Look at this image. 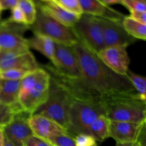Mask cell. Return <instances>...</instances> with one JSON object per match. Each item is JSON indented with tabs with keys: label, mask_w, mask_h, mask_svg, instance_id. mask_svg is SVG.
<instances>
[{
	"label": "cell",
	"mask_w": 146,
	"mask_h": 146,
	"mask_svg": "<svg viewBox=\"0 0 146 146\" xmlns=\"http://www.w3.org/2000/svg\"><path fill=\"white\" fill-rule=\"evenodd\" d=\"M79 64L81 80L91 91L99 96L103 103L121 97L138 96L127 76L110 69L96 54L78 41L71 46Z\"/></svg>",
	"instance_id": "cell-1"
},
{
	"label": "cell",
	"mask_w": 146,
	"mask_h": 146,
	"mask_svg": "<svg viewBox=\"0 0 146 146\" xmlns=\"http://www.w3.org/2000/svg\"><path fill=\"white\" fill-rule=\"evenodd\" d=\"M51 76L43 67L29 72L20 84L18 101L26 112L32 115L46 100Z\"/></svg>",
	"instance_id": "cell-2"
},
{
	"label": "cell",
	"mask_w": 146,
	"mask_h": 146,
	"mask_svg": "<svg viewBox=\"0 0 146 146\" xmlns=\"http://www.w3.org/2000/svg\"><path fill=\"white\" fill-rule=\"evenodd\" d=\"M73 100L68 91L59 83L51 78L46 100L33 114L44 115L66 131L68 110Z\"/></svg>",
	"instance_id": "cell-3"
},
{
	"label": "cell",
	"mask_w": 146,
	"mask_h": 146,
	"mask_svg": "<svg viewBox=\"0 0 146 146\" xmlns=\"http://www.w3.org/2000/svg\"><path fill=\"white\" fill-rule=\"evenodd\" d=\"M101 115H106L103 104L74 99L68 110L66 132L73 138L88 134L90 125Z\"/></svg>",
	"instance_id": "cell-4"
},
{
	"label": "cell",
	"mask_w": 146,
	"mask_h": 146,
	"mask_svg": "<svg viewBox=\"0 0 146 146\" xmlns=\"http://www.w3.org/2000/svg\"><path fill=\"white\" fill-rule=\"evenodd\" d=\"M106 115L111 121L146 123V104L138 96L121 97L104 103Z\"/></svg>",
	"instance_id": "cell-5"
},
{
	"label": "cell",
	"mask_w": 146,
	"mask_h": 146,
	"mask_svg": "<svg viewBox=\"0 0 146 146\" xmlns=\"http://www.w3.org/2000/svg\"><path fill=\"white\" fill-rule=\"evenodd\" d=\"M29 27L34 34L46 36L53 40L56 44L72 46L78 41V37L73 28L56 21L39 9H37L35 21Z\"/></svg>",
	"instance_id": "cell-6"
},
{
	"label": "cell",
	"mask_w": 146,
	"mask_h": 146,
	"mask_svg": "<svg viewBox=\"0 0 146 146\" xmlns=\"http://www.w3.org/2000/svg\"><path fill=\"white\" fill-rule=\"evenodd\" d=\"M78 41L95 54L106 47L99 17L82 14L73 27Z\"/></svg>",
	"instance_id": "cell-7"
},
{
	"label": "cell",
	"mask_w": 146,
	"mask_h": 146,
	"mask_svg": "<svg viewBox=\"0 0 146 146\" xmlns=\"http://www.w3.org/2000/svg\"><path fill=\"white\" fill-rule=\"evenodd\" d=\"M30 27L8 19L0 20V48L2 51L24 52L29 51L28 38L24 34Z\"/></svg>",
	"instance_id": "cell-8"
},
{
	"label": "cell",
	"mask_w": 146,
	"mask_h": 146,
	"mask_svg": "<svg viewBox=\"0 0 146 146\" xmlns=\"http://www.w3.org/2000/svg\"><path fill=\"white\" fill-rule=\"evenodd\" d=\"M42 67L66 78H81L79 64L71 46L56 44L55 55L52 64H47Z\"/></svg>",
	"instance_id": "cell-9"
},
{
	"label": "cell",
	"mask_w": 146,
	"mask_h": 146,
	"mask_svg": "<svg viewBox=\"0 0 146 146\" xmlns=\"http://www.w3.org/2000/svg\"><path fill=\"white\" fill-rule=\"evenodd\" d=\"M102 27L104 42L107 46L128 47L136 42V39L133 38L124 29L122 21L109 19L99 17Z\"/></svg>",
	"instance_id": "cell-10"
},
{
	"label": "cell",
	"mask_w": 146,
	"mask_h": 146,
	"mask_svg": "<svg viewBox=\"0 0 146 146\" xmlns=\"http://www.w3.org/2000/svg\"><path fill=\"white\" fill-rule=\"evenodd\" d=\"M101 61L116 74L126 76L131 62L127 48L124 46H107L97 54Z\"/></svg>",
	"instance_id": "cell-11"
},
{
	"label": "cell",
	"mask_w": 146,
	"mask_h": 146,
	"mask_svg": "<svg viewBox=\"0 0 146 146\" xmlns=\"http://www.w3.org/2000/svg\"><path fill=\"white\" fill-rule=\"evenodd\" d=\"M31 115V114L24 111H20L3 128L4 136L12 145L24 146V141L30 135H33L28 122Z\"/></svg>",
	"instance_id": "cell-12"
},
{
	"label": "cell",
	"mask_w": 146,
	"mask_h": 146,
	"mask_svg": "<svg viewBox=\"0 0 146 146\" xmlns=\"http://www.w3.org/2000/svg\"><path fill=\"white\" fill-rule=\"evenodd\" d=\"M38 68H39L38 63L30 50L24 52L2 51L0 52V72L11 68L32 71Z\"/></svg>",
	"instance_id": "cell-13"
},
{
	"label": "cell",
	"mask_w": 146,
	"mask_h": 146,
	"mask_svg": "<svg viewBox=\"0 0 146 146\" xmlns=\"http://www.w3.org/2000/svg\"><path fill=\"white\" fill-rule=\"evenodd\" d=\"M145 123L111 121L109 138L120 143L136 142L145 128Z\"/></svg>",
	"instance_id": "cell-14"
},
{
	"label": "cell",
	"mask_w": 146,
	"mask_h": 146,
	"mask_svg": "<svg viewBox=\"0 0 146 146\" xmlns=\"http://www.w3.org/2000/svg\"><path fill=\"white\" fill-rule=\"evenodd\" d=\"M28 122L33 135L46 141L52 135L66 131L54 121L40 114L31 115Z\"/></svg>",
	"instance_id": "cell-15"
},
{
	"label": "cell",
	"mask_w": 146,
	"mask_h": 146,
	"mask_svg": "<svg viewBox=\"0 0 146 146\" xmlns=\"http://www.w3.org/2000/svg\"><path fill=\"white\" fill-rule=\"evenodd\" d=\"M41 11L68 27L73 28L81 15L71 12L57 4L54 0H48L37 5Z\"/></svg>",
	"instance_id": "cell-16"
},
{
	"label": "cell",
	"mask_w": 146,
	"mask_h": 146,
	"mask_svg": "<svg viewBox=\"0 0 146 146\" xmlns=\"http://www.w3.org/2000/svg\"><path fill=\"white\" fill-rule=\"evenodd\" d=\"M82 14L96 17L122 21L125 15L108 6L101 0H78Z\"/></svg>",
	"instance_id": "cell-17"
},
{
	"label": "cell",
	"mask_w": 146,
	"mask_h": 146,
	"mask_svg": "<svg viewBox=\"0 0 146 146\" xmlns=\"http://www.w3.org/2000/svg\"><path fill=\"white\" fill-rule=\"evenodd\" d=\"M28 45L29 49L32 48L38 51L52 64L56 50V43L53 40L42 34H34V36L28 39Z\"/></svg>",
	"instance_id": "cell-18"
},
{
	"label": "cell",
	"mask_w": 146,
	"mask_h": 146,
	"mask_svg": "<svg viewBox=\"0 0 146 146\" xmlns=\"http://www.w3.org/2000/svg\"><path fill=\"white\" fill-rule=\"evenodd\" d=\"M21 81L1 80L0 86V104L10 106H19L18 101Z\"/></svg>",
	"instance_id": "cell-19"
},
{
	"label": "cell",
	"mask_w": 146,
	"mask_h": 146,
	"mask_svg": "<svg viewBox=\"0 0 146 146\" xmlns=\"http://www.w3.org/2000/svg\"><path fill=\"white\" fill-rule=\"evenodd\" d=\"M111 120L106 115H101L92 123L88 130V134L97 142H103L109 138Z\"/></svg>",
	"instance_id": "cell-20"
},
{
	"label": "cell",
	"mask_w": 146,
	"mask_h": 146,
	"mask_svg": "<svg viewBox=\"0 0 146 146\" xmlns=\"http://www.w3.org/2000/svg\"><path fill=\"white\" fill-rule=\"evenodd\" d=\"M122 25L125 31L133 38L145 41L146 24L133 19L129 16H125L122 20Z\"/></svg>",
	"instance_id": "cell-21"
},
{
	"label": "cell",
	"mask_w": 146,
	"mask_h": 146,
	"mask_svg": "<svg viewBox=\"0 0 146 146\" xmlns=\"http://www.w3.org/2000/svg\"><path fill=\"white\" fill-rule=\"evenodd\" d=\"M17 6L24 14L26 24L29 27L32 25L35 21L37 14L35 1L34 0H19Z\"/></svg>",
	"instance_id": "cell-22"
},
{
	"label": "cell",
	"mask_w": 146,
	"mask_h": 146,
	"mask_svg": "<svg viewBox=\"0 0 146 146\" xmlns=\"http://www.w3.org/2000/svg\"><path fill=\"white\" fill-rule=\"evenodd\" d=\"M127 77L135 92L143 101H146V78L143 76L139 75L131 71L127 73Z\"/></svg>",
	"instance_id": "cell-23"
},
{
	"label": "cell",
	"mask_w": 146,
	"mask_h": 146,
	"mask_svg": "<svg viewBox=\"0 0 146 146\" xmlns=\"http://www.w3.org/2000/svg\"><path fill=\"white\" fill-rule=\"evenodd\" d=\"M24 110L19 106H10L0 104V127L4 128L7 125L17 113Z\"/></svg>",
	"instance_id": "cell-24"
},
{
	"label": "cell",
	"mask_w": 146,
	"mask_h": 146,
	"mask_svg": "<svg viewBox=\"0 0 146 146\" xmlns=\"http://www.w3.org/2000/svg\"><path fill=\"white\" fill-rule=\"evenodd\" d=\"M47 141L52 146H75L74 138L66 131L52 135Z\"/></svg>",
	"instance_id": "cell-25"
},
{
	"label": "cell",
	"mask_w": 146,
	"mask_h": 146,
	"mask_svg": "<svg viewBox=\"0 0 146 146\" xmlns=\"http://www.w3.org/2000/svg\"><path fill=\"white\" fill-rule=\"evenodd\" d=\"M30 71L17 68H11L0 72V78L1 80L10 81H21Z\"/></svg>",
	"instance_id": "cell-26"
},
{
	"label": "cell",
	"mask_w": 146,
	"mask_h": 146,
	"mask_svg": "<svg viewBox=\"0 0 146 146\" xmlns=\"http://www.w3.org/2000/svg\"><path fill=\"white\" fill-rule=\"evenodd\" d=\"M145 2L143 0H123L121 4L126 7L129 11L146 12Z\"/></svg>",
	"instance_id": "cell-27"
},
{
	"label": "cell",
	"mask_w": 146,
	"mask_h": 146,
	"mask_svg": "<svg viewBox=\"0 0 146 146\" xmlns=\"http://www.w3.org/2000/svg\"><path fill=\"white\" fill-rule=\"evenodd\" d=\"M54 1L63 8L66 9L71 12L75 13L78 15L82 14L78 0H54Z\"/></svg>",
	"instance_id": "cell-28"
},
{
	"label": "cell",
	"mask_w": 146,
	"mask_h": 146,
	"mask_svg": "<svg viewBox=\"0 0 146 146\" xmlns=\"http://www.w3.org/2000/svg\"><path fill=\"white\" fill-rule=\"evenodd\" d=\"M74 138L75 146H98L95 138L88 134H79Z\"/></svg>",
	"instance_id": "cell-29"
},
{
	"label": "cell",
	"mask_w": 146,
	"mask_h": 146,
	"mask_svg": "<svg viewBox=\"0 0 146 146\" xmlns=\"http://www.w3.org/2000/svg\"><path fill=\"white\" fill-rule=\"evenodd\" d=\"M9 21H11V22L17 23V24H26L25 19H24V16L23 14L22 11L20 9L19 7L18 6L14 7L11 9V15H10L9 18L7 19ZM27 25V24H26Z\"/></svg>",
	"instance_id": "cell-30"
},
{
	"label": "cell",
	"mask_w": 146,
	"mask_h": 146,
	"mask_svg": "<svg viewBox=\"0 0 146 146\" xmlns=\"http://www.w3.org/2000/svg\"><path fill=\"white\" fill-rule=\"evenodd\" d=\"M24 146H52L46 140L34 135H30L24 142Z\"/></svg>",
	"instance_id": "cell-31"
},
{
	"label": "cell",
	"mask_w": 146,
	"mask_h": 146,
	"mask_svg": "<svg viewBox=\"0 0 146 146\" xmlns=\"http://www.w3.org/2000/svg\"><path fill=\"white\" fill-rule=\"evenodd\" d=\"M131 18L140 23L146 24V12L142 11H130Z\"/></svg>",
	"instance_id": "cell-32"
},
{
	"label": "cell",
	"mask_w": 146,
	"mask_h": 146,
	"mask_svg": "<svg viewBox=\"0 0 146 146\" xmlns=\"http://www.w3.org/2000/svg\"><path fill=\"white\" fill-rule=\"evenodd\" d=\"M19 1V0H0V5L3 10H11L18 5Z\"/></svg>",
	"instance_id": "cell-33"
},
{
	"label": "cell",
	"mask_w": 146,
	"mask_h": 146,
	"mask_svg": "<svg viewBox=\"0 0 146 146\" xmlns=\"http://www.w3.org/2000/svg\"><path fill=\"white\" fill-rule=\"evenodd\" d=\"M105 5L108 6L112 5V4H122V0H101Z\"/></svg>",
	"instance_id": "cell-34"
},
{
	"label": "cell",
	"mask_w": 146,
	"mask_h": 146,
	"mask_svg": "<svg viewBox=\"0 0 146 146\" xmlns=\"http://www.w3.org/2000/svg\"><path fill=\"white\" fill-rule=\"evenodd\" d=\"M115 146H144L138 141L133 143H116Z\"/></svg>",
	"instance_id": "cell-35"
},
{
	"label": "cell",
	"mask_w": 146,
	"mask_h": 146,
	"mask_svg": "<svg viewBox=\"0 0 146 146\" xmlns=\"http://www.w3.org/2000/svg\"><path fill=\"white\" fill-rule=\"evenodd\" d=\"M4 134L3 132V128L0 127V146H4Z\"/></svg>",
	"instance_id": "cell-36"
},
{
	"label": "cell",
	"mask_w": 146,
	"mask_h": 146,
	"mask_svg": "<svg viewBox=\"0 0 146 146\" xmlns=\"http://www.w3.org/2000/svg\"><path fill=\"white\" fill-rule=\"evenodd\" d=\"M4 146H14V145H12V144H11V143L10 142V141H9L7 138H5V136H4Z\"/></svg>",
	"instance_id": "cell-37"
},
{
	"label": "cell",
	"mask_w": 146,
	"mask_h": 146,
	"mask_svg": "<svg viewBox=\"0 0 146 146\" xmlns=\"http://www.w3.org/2000/svg\"><path fill=\"white\" fill-rule=\"evenodd\" d=\"M2 11H3V9H2V8H1V5H0V20H1V12H2Z\"/></svg>",
	"instance_id": "cell-38"
},
{
	"label": "cell",
	"mask_w": 146,
	"mask_h": 146,
	"mask_svg": "<svg viewBox=\"0 0 146 146\" xmlns=\"http://www.w3.org/2000/svg\"><path fill=\"white\" fill-rule=\"evenodd\" d=\"M1 78H0V86H1Z\"/></svg>",
	"instance_id": "cell-39"
},
{
	"label": "cell",
	"mask_w": 146,
	"mask_h": 146,
	"mask_svg": "<svg viewBox=\"0 0 146 146\" xmlns=\"http://www.w3.org/2000/svg\"><path fill=\"white\" fill-rule=\"evenodd\" d=\"M34 1H35L36 4V5H37V2H36V0H34Z\"/></svg>",
	"instance_id": "cell-40"
},
{
	"label": "cell",
	"mask_w": 146,
	"mask_h": 146,
	"mask_svg": "<svg viewBox=\"0 0 146 146\" xmlns=\"http://www.w3.org/2000/svg\"><path fill=\"white\" fill-rule=\"evenodd\" d=\"M143 1H146V0H143Z\"/></svg>",
	"instance_id": "cell-41"
},
{
	"label": "cell",
	"mask_w": 146,
	"mask_h": 146,
	"mask_svg": "<svg viewBox=\"0 0 146 146\" xmlns=\"http://www.w3.org/2000/svg\"><path fill=\"white\" fill-rule=\"evenodd\" d=\"M0 52H1V48H0Z\"/></svg>",
	"instance_id": "cell-42"
},
{
	"label": "cell",
	"mask_w": 146,
	"mask_h": 146,
	"mask_svg": "<svg viewBox=\"0 0 146 146\" xmlns=\"http://www.w3.org/2000/svg\"><path fill=\"white\" fill-rule=\"evenodd\" d=\"M122 1H123V0H122Z\"/></svg>",
	"instance_id": "cell-43"
}]
</instances>
